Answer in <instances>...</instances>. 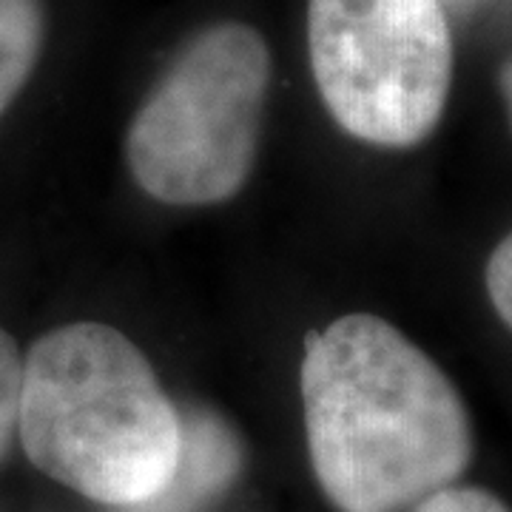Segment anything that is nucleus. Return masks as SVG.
I'll list each match as a JSON object with an SVG mask.
<instances>
[{
    "label": "nucleus",
    "instance_id": "obj_1",
    "mask_svg": "<svg viewBox=\"0 0 512 512\" xmlns=\"http://www.w3.org/2000/svg\"><path fill=\"white\" fill-rule=\"evenodd\" d=\"M299 384L313 473L339 512H402L470 464L458 390L379 316L348 313L311 333Z\"/></svg>",
    "mask_w": 512,
    "mask_h": 512
},
{
    "label": "nucleus",
    "instance_id": "obj_2",
    "mask_svg": "<svg viewBox=\"0 0 512 512\" xmlns=\"http://www.w3.org/2000/svg\"><path fill=\"white\" fill-rule=\"evenodd\" d=\"M183 421L143 350L123 330L74 322L23 359L18 433L40 473L109 507L160 493Z\"/></svg>",
    "mask_w": 512,
    "mask_h": 512
},
{
    "label": "nucleus",
    "instance_id": "obj_3",
    "mask_svg": "<svg viewBox=\"0 0 512 512\" xmlns=\"http://www.w3.org/2000/svg\"><path fill=\"white\" fill-rule=\"evenodd\" d=\"M271 52L248 23L205 26L168 63L126 134L131 177L165 205L231 200L254 171Z\"/></svg>",
    "mask_w": 512,
    "mask_h": 512
},
{
    "label": "nucleus",
    "instance_id": "obj_4",
    "mask_svg": "<svg viewBox=\"0 0 512 512\" xmlns=\"http://www.w3.org/2000/svg\"><path fill=\"white\" fill-rule=\"evenodd\" d=\"M319 97L350 137L410 148L439 126L453 37L439 0H308Z\"/></svg>",
    "mask_w": 512,
    "mask_h": 512
},
{
    "label": "nucleus",
    "instance_id": "obj_5",
    "mask_svg": "<svg viewBox=\"0 0 512 512\" xmlns=\"http://www.w3.org/2000/svg\"><path fill=\"white\" fill-rule=\"evenodd\" d=\"M180 421V453L165 487L154 498L120 512H205L234 481L239 444L231 427L205 410L180 416Z\"/></svg>",
    "mask_w": 512,
    "mask_h": 512
},
{
    "label": "nucleus",
    "instance_id": "obj_6",
    "mask_svg": "<svg viewBox=\"0 0 512 512\" xmlns=\"http://www.w3.org/2000/svg\"><path fill=\"white\" fill-rule=\"evenodd\" d=\"M46 40L43 0H0V114L35 72Z\"/></svg>",
    "mask_w": 512,
    "mask_h": 512
},
{
    "label": "nucleus",
    "instance_id": "obj_7",
    "mask_svg": "<svg viewBox=\"0 0 512 512\" xmlns=\"http://www.w3.org/2000/svg\"><path fill=\"white\" fill-rule=\"evenodd\" d=\"M23 393V356L18 342L0 328V458L6 456L20 421Z\"/></svg>",
    "mask_w": 512,
    "mask_h": 512
},
{
    "label": "nucleus",
    "instance_id": "obj_8",
    "mask_svg": "<svg viewBox=\"0 0 512 512\" xmlns=\"http://www.w3.org/2000/svg\"><path fill=\"white\" fill-rule=\"evenodd\" d=\"M416 512H510L501 498L478 487H441L424 495Z\"/></svg>",
    "mask_w": 512,
    "mask_h": 512
},
{
    "label": "nucleus",
    "instance_id": "obj_9",
    "mask_svg": "<svg viewBox=\"0 0 512 512\" xmlns=\"http://www.w3.org/2000/svg\"><path fill=\"white\" fill-rule=\"evenodd\" d=\"M487 293L501 322L512 330V234L501 239L487 262Z\"/></svg>",
    "mask_w": 512,
    "mask_h": 512
},
{
    "label": "nucleus",
    "instance_id": "obj_10",
    "mask_svg": "<svg viewBox=\"0 0 512 512\" xmlns=\"http://www.w3.org/2000/svg\"><path fill=\"white\" fill-rule=\"evenodd\" d=\"M501 94H504V103H507V111H510L512 126V57L504 63V69H501Z\"/></svg>",
    "mask_w": 512,
    "mask_h": 512
}]
</instances>
